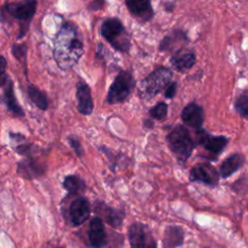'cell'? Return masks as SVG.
<instances>
[{"label":"cell","mask_w":248,"mask_h":248,"mask_svg":"<svg viewBox=\"0 0 248 248\" xmlns=\"http://www.w3.org/2000/svg\"><path fill=\"white\" fill-rule=\"evenodd\" d=\"M53 56L62 70L72 68L81 57L84 46L78 29L70 22L64 23L53 42Z\"/></svg>","instance_id":"6da1fadb"},{"label":"cell","mask_w":248,"mask_h":248,"mask_svg":"<svg viewBox=\"0 0 248 248\" xmlns=\"http://www.w3.org/2000/svg\"><path fill=\"white\" fill-rule=\"evenodd\" d=\"M167 141L170 151L179 162H185L191 156L194 149V141L187 128L176 125L167 136Z\"/></svg>","instance_id":"7a4b0ae2"},{"label":"cell","mask_w":248,"mask_h":248,"mask_svg":"<svg viewBox=\"0 0 248 248\" xmlns=\"http://www.w3.org/2000/svg\"><path fill=\"white\" fill-rule=\"evenodd\" d=\"M101 34L116 50L121 52L129 50V34L118 18L110 17L105 20L101 26Z\"/></svg>","instance_id":"3957f363"},{"label":"cell","mask_w":248,"mask_h":248,"mask_svg":"<svg viewBox=\"0 0 248 248\" xmlns=\"http://www.w3.org/2000/svg\"><path fill=\"white\" fill-rule=\"evenodd\" d=\"M172 78V72L169 68L161 67L151 72L145 77L140 87V96L142 99H151L170 83Z\"/></svg>","instance_id":"277c9868"},{"label":"cell","mask_w":248,"mask_h":248,"mask_svg":"<svg viewBox=\"0 0 248 248\" xmlns=\"http://www.w3.org/2000/svg\"><path fill=\"white\" fill-rule=\"evenodd\" d=\"M37 5V0H22L5 5L4 10L7 12V14L17 19L19 22L18 38H21L26 34L31 19L36 13Z\"/></svg>","instance_id":"5b68a950"},{"label":"cell","mask_w":248,"mask_h":248,"mask_svg":"<svg viewBox=\"0 0 248 248\" xmlns=\"http://www.w3.org/2000/svg\"><path fill=\"white\" fill-rule=\"evenodd\" d=\"M135 86V79L131 73L121 71L112 81L107 96L108 104H119L124 102L131 94Z\"/></svg>","instance_id":"8992f818"},{"label":"cell","mask_w":248,"mask_h":248,"mask_svg":"<svg viewBox=\"0 0 248 248\" xmlns=\"http://www.w3.org/2000/svg\"><path fill=\"white\" fill-rule=\"evenodd\" d=\"M128 239L131 248H157V241L151 231L145 224L140 222L129 227Z\"/></svg>","instance_id":"52a82bcc"},{"label":"cell","mask_w":248,"mask_h":248,"mask_svg":"<svg viewBox=\"0 0 248 248\" xmlns=\"http://www.w3.org/2000/svg\"><path fill=\"white\" fill-rule=\"evenodd\" d=\"M220 173L208 163H200L195 165L190 170V180L192 182H202L209 186L217 185Z\"/></svg>","instance_id":"ba28073f"},{"label":"cell","mask_w":248,"mask_h":248,"mask_svg":"<svg viewBox=\"0 0 248 248\" xmlns=\"http://www.w3.org/2000/svg\"><path fill=\"white\" fill-rule=\"evenodd\" d=\"M1 86L3 88V102L8 110L16 116H24V111L16 101L13 82L5 72L1 73Z\"/></svg>","instance_id":"9c48e42d"},{"label":"cell","mask_w":248,"mask_h":248,"mask_svg":"<svg viewBox=\"0 0 248 248\" xmlns=\"http://www.w3.org/2000/svg\"><path fill=\"white\" fill-rule=\"evenodd\" d=\"M90 203L87 199L83 197L74 200L69 207V218L71 224L75 227L83 224L90 216Z\"/></svg>","instance_id":"30bf717a"},{"label":"cell","mask_w":248,"mask_h":248,"mask_svg":"<svg viewBox=\"0 0 248 248\" xmlns=\"http://www.w3.org/2000/svg\"><path fill=\"white\" fill-rule=\"evenodd\" d=\"M88 239L93 248H103L108 244V233L104 226V220L100 216H96L90 221Z\"/></svg>","instance_id":"8fae6325"},{"label":"cell","mask_w":248,"mask_h":248,"mask_svg":"<svg viewBox=\"0 0 248 248\" xmlns=\"http://www.w3.org/2000/svg\"><path fill=\"white\" fill-rule=\"evenodd\" d=\"M95 212L108 223L113 229H119L122 227L125 213L123 210L108 206L103 202H99L95 205Z\"/></svg>","instance_id":"7c38bea8"},{"label":"cell","mask_w":248,"mask_h":248,"mask_svg":"<svg viewBox=\"0 0 248 248\" xmlns=\"http://www.w3.org/2000/svg\"><path fill=\"white\" fill-rule=\"evenodd\" d=\"M46 166L36 158H26L17 164V173L25 179H35L42 176L46 172Z\"/></svg>","instance_id":"4fadbf2b"},{"label":"cell","mask_w":248,"mask_h":248,"mask_svg":"<svg viewBox=\"0 0 248 248\" xmlns=\"http://www.w3.org/2000/svg\"><path fill=\"white\" fill-rule=\"evenodd\" d=\"M197 138L200 145H202L205 150L214 154L221 153L228 143V139L226 137L212 136L203 130H199Z\"/></svg>","instance_id":"5bb4252c"},{"label":"cell","mask_w":248,"mask_h":248,"mask_svg":"<svg viewBox=\"0 0 248 248\" xmlns=\"http://www.w3.org/2000/svg\"><path fill=\"white\" fill-rule=\"evenodd\" d=\"M203 117L204 114L202 108L196 103H191L187 105L181 112V119L183 123L186 126L196 130L202 129Z\"/></svg>","instance_id":"9a60e30c"},{"label":"cell","mask_w":248,"mask_h":248,"mask_svg":"<svg viewBox=\"0 0 248 248\" xmlns=\"http://www.w3.org/2000/svg\"><path fill=\"white\" fill-rule=\"evenodd\" d=\"M78 100V109L83 115H89L92 113L94 105L91 96V90L87 83L84 81H78L77 83V92Z\"/></svg>","instance_id":"2e32d148"},{"label":"cell","mask_w":248,"mask_h":248,"mask_svg":"<svg viewBox=\"0 0 248 248\" xmlns=\"http://www.w3.org/2000/svg\"><path fill=\"white\" fill-rule=\"evenodd\" d=\"M125 4L131 15L142 21H148L153 17L150 0H125Z\"/></svg>","instance_id":"e0dca14e"},{"label":"cell","mask_w":248,"mask_h":248,"mask_svg":"<svg viewBox=\"0 0 248 248\" xmlns=\"http://www.w3.org/2000/svg\"><path fill=\"white\" fill-rule=\"evenodd\" d=\"M184 242V231L181 227L170 225L166 227L163 236L164 248H177Z\"/></svg>","instance_id":"ac0fdd59"},{"label":"cell","mask_w":248,"mask_h":248,"mask_svg":"<svg viewBox=\"0 0 248 248\" xmlns=\"http://www.w3.org/2000/svg\"><path fill=\"white\" fill-rule=\"evenodd\" d=\"M196 62V55L192 51L178 50L170 58L171 65L179 72L188 70L194 66Z\"/></svg>","instance_id":"d6986e66"},{"label":"cell","mask_w":248,"mask_h":248,"mask_svg":"<svg viewBox=\"0 0 248 248\" xmlns=\"http://www.w3.org/2000/svg\"><path fill=\"white\" fill-rule=\"evenodd\" d=\"M244 157L240 154H232L226 158L220 166L219 173L223 178L231 176L233 172L238 170L244 164Z\"/></svg>","instance_id":"ffe728a7"},{"label":"cell","mask_w":248,"mask_h":248,"mask_svg":"<svg viewBox=\"0 0 248 248\" xmlns=\"http://www.w3.org/2000/svg\"><path fill=\"white\" fill-rule=\"evenodd\" d=\"M64 189L71 195H76L78 193L82 192L86 185L83 179H81L77 174H69L64 177L62 183Z\"/></svg>","instance_id":"44dd1931"},{"label":"cell","mask_w":248,"mask_h":248,"mask_svg":"<svg viewBox=\"0 0 248 248\" xmlns=\"http://www.w3.org/2000/svg\"><path fill=\"white\" fill-rule=\"evenodd\" d=\"M27 94L32 103L42 110H46L48 108V102L45 93H43L39 88L30 84L27 87Z\"/></svg>","instance_id":"7402d4cb"},{"label":"cell","mask_w":248,"mask_h":248,"mask_svg":"<svg viewBox=\"0 0 248 248\" xmlns=\"http://www.w3.org/2000/svg\"><path fill=\"white\" fill-rule=\"evenodd\" d=\"M185 40H186V36L182 31L174 30L172 33H170L167 37H165L162 40V42L160 44V50L168 51L174 47V45H173L174 42L181 43Z\"/></svg>","instance_id":"603a6c76"},{"label":"cell","mask_w":248,"mask_h":248,"mask_svg":"<svg viewBox=\"0 0 248 248\" xmlns=\"http://www.w3.org/2000/svg\"><path fill=\"white\" fill-rule=\"evenodd\" d=\"M16 152L26 158H35V155L40 149L33 143H20L15 147Z\"/></svg>","instance_id":"cb8c5ba5"},{"label":"cell","mask_w":248,"mask_h":248,"mask_svg":"<svg viewBox=\"0 0 248 248\" xmlns=\"http://www.w3.org/2000/svg\"><path fill=\"white\" fill-rule=\"evenodd\" d=\"M149 114L156 120L162 121L165 120L168 114V105L164 102H160L150 108Z\"/></svg>","instance_id":"d4e9b609"},{"label":"cell","mask_w":248,"mask_h":248,"mask_svg":"<svg viewBox=\"0 0 248 248\" xmlns=\"http://www.w3.org/2000/svg\"><path fill=\"white\" fill-rule=\"evenodd\" d=\"M235 109L246 119H248V95L242 94L239 96L234 104Z\"/></svg>","instance_id":"484cf974"},{"label":"cell","mask_w":248,"mask_h":248,"mask_svg":"<svg viewBox=\"0 0 248 248\" xmlns=\"http://www.w3.org/2000/svg\"><path fill=\"white\" fill-rule=\"evenodd\" d=\"M68 140H69V143H70L71 147L74 149L75 153L77 154V156L81 158L83 156V154H84V151H83V148H82V146L80 144V141L77 138L72 137V136L68 137Z\"/></svg>","instance_id":"4316f807"},{"label":"cell","mask_w":248,"mask_h":248,"mask_svg":"<svg viewBox=\"0 0 248 248\" xmlns=\"http://www.w3.org/2000/svg\"><path fill=\"white\" fill-rule=\"evenodd\" d=\"M25 51H26V46L25 44H20V45H14L12 47V52L14 54V56L16 58H17L18 60L21 59V57H23L25 55Z\"/></svg>","instance_id":"83f0119b"},{"label":"cell","mask_w":248,"mask_h":248,"mask_svg":"<svg viewBox=\"0 0 248 248\" xmlns=\"http://www.w3.org/2000/svg\"><path fill=\"white\" fill-rule=\"evenodd\" d=\"M176 89H177V83L176 82H170L168 86H167V88L165 89V93H164V95H165V97L167 98V99H172L173 97H174V95H175V93H176Z\"/></svg>","instance_id":"f1b7e54d"},{"label":"cell","mask_w":248,"mask_h":248,"mask_svg":"<svg viewBox=\"0 0 248 248\" xmlns=\"http://www.w3.org/2000/svg\"><path fill=\"white\" fill-rule=\"evenodd\" d=\"M9 138L11 140L12 143H17L16 145L22 143L25 140V137L22 134H18V133H9Z\"/></svg>","instance_id":"f546056e"},{"label":"cell","mask_w":248,"mask_h":248,"mask_svg":"<svg viewBox=\"0 0 248 248\" xmlns=\"http://www.w3.org/2000/svg\"><path fill=\"white\" fill-rule=\"evenodd\" d=\"M153 125H154L153 122L150 121L149 119H145V120H144V126H145V127H147V128L150 129V128L153 127Z\"/></svg>","instance_id":"4dcf8cb0"},{"label":"cell","mask_w":248,"mask_h":248,"mask_svg":"<svg viewBox=\"0 0 248 248\" xmlns=\"http://www.w3.org/2000/svg\"><path fill=\"white\" fill-rule=\"evenodd\" d=\"M95 2H96V4H97L98 7H101V6H102V3H103V0H95Z\"/></svg>","instance_id":"1f68e13d"},{"label":"cell","mask_w":248,"mask_h":248,"mask_svg":"<svg viewBox=\"0 0 248 248\" xmlns=\"http://www.w3.org/2000/svg\"><path fill=\"white\" fill-rule=\"evenodd\" d=\"M58 248H63V247H58Z\"/></svg>","instance_id":"d6a6232c"}]
</instances>
